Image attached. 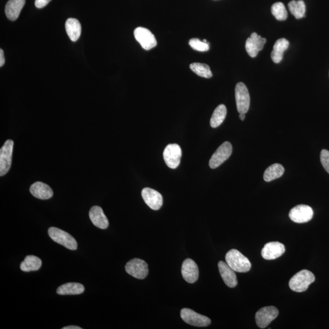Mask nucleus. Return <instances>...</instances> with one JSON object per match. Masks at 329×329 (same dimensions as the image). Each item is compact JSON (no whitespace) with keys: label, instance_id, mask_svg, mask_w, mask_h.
<instances>
[{"label":"nucleus","instance_id":"cd10ccee","mask_svg":"<svg viewBox=\"0 0 329 329\" xmlns=\"http://www.w3.org/2000/svg\"><path fill=\"white\" fill-rule=\"evenodd\" d=\"M271 13L278 21H284L287 18L288 13L284 4L281 2H277L271 7Z\"/></svg>","mask_w":329,"mask_h":329},{"label":"nucleus","instance_id":"ddd939ff","mask_svg":"<svg viewBox=\"0 0 329 329\" xmlns=\"http://www.w3.org/2000/svg\"><path fill=\"white\" fill-rule=\"evenodd\" d=\"M141 196L151 209L159 210L163 205V197L155 190L150 188L143 189L141 191Z\"/></svg>","mask_w":329,"mask_h":329},{"label":"nucleus","instance_id":"7c9ffc66","mask_svg":"<svg viewBox=\"0 0 329 329\" xmlns=\"http://www.w3.org/2000/svg\"><path fill=\"white\" fill-rule=\"evenodd\" d=\"M251 38L254 44L258 47L259 51L262 50L264 45H265L266 42V38L261 37L260 35H258L256 33L252 34Z\"/></svg>","mask_w":329,"mask_h":329},{"label":"nucleus","instance_id":"0eeeda50","mask_svg":"<svg viewBox=\"0 0 329 329\" xmlns=\"http://www.w3.org/2000/svg\"><path fill=\"white\" fill-rule=\"evenodd\" d=\"M232 146L229 141H225L215 151L209 161L211 169H215L227 160L232 155Z\"/></svg>","mask_w":329,"mask_h":329},{"label":"nucleus","instance_id":"f3484780","mask_svg":"<svg viewBox=\"0 0 329 329\" xmlns=\"http://www.w3.org/2000/svg\"><path fill=\"white\" fill-rule=\"evenodd\" d=\"M89 217L93 225L100 229H105L109 226V221L99 206H95L91 208Z\"/></svg>","mask_w":329,"mask_h":329},{"label":"nucleus","instance_id":"9b49d317","mask_svg":"<svg viewBox=\"0 0 329 329\" xmlns=\"http://www.w3.org/2000/svg\"><path fill=\"white\" fill-rule=\"evenodd\" d=\"M134 37L145 50H150L157 45V40L155 36L148 29L138 27L134 30Z\"/></svg>","mask_w":329,"mask_h":329},{"label":"nucleus","instance_id":"a878e982","mask_svg":"<svg viewBox=\"0 0 329 329\" xmlns=\"http://www.w3.org/2000/svg\"><path fill=\"white\" fill-rule=\"evenodd\" d=\"M289 8L293 15L296 19H300L304 17L306 14V7L304 1L299 0V1H292L289 3Z\"/></svg>","mask_w":329,"mask_h":329},{"label":"nucleus","instance_id":"bb28decb","mask_svg":"<svg viewBox=\"0 0 329 329\" xmlns=\"http://www.w3.org/2000/svg\"><path fill=\"white\" fill-rule=\"evenodd\" d=\"M190 68L192 71L203 78H210L212 77V73L210 70L209 66L207 64L198 63H193L190 64Z\"/></svg>","mask_w":329,"mask_h":329},{"label":"nucleus","instance_id":"f257e3e1","mask_svg":"<svg viewBox=\"0 0 329 329\" xmlns=\"http://www.w3.org/2000/svg\"><path fill=\"white\" fill-rule=\"evenodd\" d=\"M225 261L230 268L238 273L248 272L251 263L248 259L237 249H231L225 255Z\"/></svg>","mask_w":329,"mask_h":329},{"label":"nucleus","instance_id":"39448f33","mask_svg":"<svg viewBox=\"0 0 329 329\" xmlns=\"http://www.w3.org/2000/svg\"><path fill=\"white\" fill-rule=\"evenodd\" d=\"M14 141L8 140L5 141L0 150V176H3L10 170L13 157Z\"/></svg>","mask_w":329,"mask_h":329},{"label":"nucleus","instance_id":"f03ea898","mask_svg":"<svg viewBox=\"0 0 329 329\" xmlns=\"http://www.w3.org/2000/svg\"><path fill=\"white\" fill-rule=\"evenodd\" d=\"M314 280L315 277L313 273L309 270H303L293 276L289 282V287L295 292H304Z\"/></svg>","mask_w":329,"mask_h":329},{"label":"nucleus","instance_id":"4be33fe9","mask_svg":"<svg viewBox=\"0 0 329 329\" xmlns=\"http://www.w3.org/2000/svg\"><path fill=\"white\" fill-rule=\"evenodd\" d=\"M85 288L79 283H67L60 286L57 290V294L60 295H76L83 294Z\"/></svg>","mask_w":329,"mask_h":329},{"label":"nucleus","instance_id":"2f4dec72","mask_svg":"<svg viewBox=\"0 0 329 329\" xmlns=\"http://www.w3.org/2000/svg\"><path fill=\"white\" fill-rule=\"evenodd\" d=\"M320 159L324 169L329 174V151L328 150H323L321 151Z\"/></svg>","mask_w":329,"mask_h":329},{"label":"nucleus","instance_id":"72a5a7b5","mask_svg":"<svg viewBox=\"0 0 329 329\" xmlns=\"http://www.w3.org/2000/svg\"><path fill=\"white\" fill-rule=\"evenodd\" d=\"M5 62V58H4V55L3 50H0V67H3Z\"/></svg>","mask_w":329,"mask_h":329},{"label":"nucleus","instance_id":"9d476101","mask_svg":"<svg viewBox=\"0 0 329 329\" xmlns=\"http://www.w3.org/2000/svg\"><path fill=\"white\" fill-rule=\"evenodd\" d=\"M278 311L276 307L269 306L263 307L257 312L256 321L257 325L260 329L268 327L274 319L277 318Z\"/></svg>","mask_w":329,"mask_h":329},{"label":"nucleus","instance_id":"2eb2a0df","mask_svg":"<svg viewBox=\"0 0 329 329\" xmlns=\"http://www.w3.org/2000/svg\"><path fill=\"white\" fill-rule=\"evenodd\" d=\"M181 273L185 280L190 283L196 282L199 277L198 266L195 261L190 259H187L182 263Z\"/></svg>","mask_w":329,"mask_h":329},{"label":"nucleus","instance_id":"5701e85b","mask_svg":"<svg viewBox=\"0 0 329 329\" xmlns=\"http://www.w3.org/2000/svg\"><path fill=\"white\" fill-rule=\"evenodd\" d=\"M41 259L35 256H28L25 260L21 262L20 269L24 272H30L39 270L42 266Z\"/></svg>","mask_w":329,"mask_h":329},{"label":"nucleus","instance_id":"393cba45","mask_svg":"<svg viewBox=\"0 0 329 329\" xmlns=\"http://www.w3.org/2000/svg\"><path fill=\"white\" fill-rule=\"evenodd\" d=\"M227 109L224 104H220L216 108L211 117L210 124L213 128H218L224 121L226 117Z\"/></svg>","mask_w":329,"mask_h":329},{"label":"nucleus","instance_id":"4468645a","mask_svg":"<svg viewBox=\"0 0 329 329\" xmlns=\"http://www.w3.org/2000/svg\"><path fill=\"white\" fill-rule=\"evenodd\" d=\"M285 251V246L281 242H270L264 246L261 250V256L266 260H275L282 256Z\"/></svg>","mask_w":329,"mask_h":329},{"label":"nucleus","instance_id":"423d86ee","mask_svg":"<svg viewBox=\"0 0 329 329\" xmlns=\"http://www.w3.org/2000/svg\"><path fill=\"white\" fill-rule=\"evenodd\" d=\"M127 273L138 279H144L148 276L149 269L146 261L140 259H133L126 263Z\"/></svg>","mask_w":329,"mask_h":329},{"label":"nucleus","instance_id":"c85d7f7f","mask_svg":"<svg viewBox=\"0 0 329 329\" xmlns=\"http://www.w3.org/2000/svg\"><path fill=\"white\" fill-rule=\"evenodd\" d=\"M189 45L192 49L198 52H207L209 50V44L202 42L198 38H191L189 41Z\"/></svg>","mask_w":329,"mask_h":329},{"label":"nucleus","instance_id":"473e14b6","mask_svg":"<svg viewBox=\"0 0 329 329\" xmlns=\"http://www.w3.org/2000/svg\"><path fill=\"white\" fill-rule=\"evenodd\" d=\"M51 1L52 0H35V6L38 9L43 8Z\"/></svg>","mask_w":329,"mask_h":329},{"label":"nucleus","instance_id":"a211bd4d","mask_svg":"<svg viewBox=\"0 0 329 329\" xmlns=\"http://www.w3.org/2000/svg\"><path fill=\"white\" fill-rule=\"evenodd\" d=\"M30 192L32 195L37 199H49L53 196V191L49 186L42 182H36L30 187Z\"/></svg>","mask_w":329,"mask_h":329},{"label":"nucleus","instance_id":"412c9836","mask_svg":"<svg viewBox=\"0 0 329 329\" xmlns=\"http://www.w3.org/2000/svg\"><path fill=\"white\" fill-rule=\"evenodd\" d=\"M66 30L69 39L76 42L81 35V25L80 22L76 18H69L66 21Z\"/></svg>","mask_w":329,"mask_h":329},{"label":"nucleus","instance_id":"7ed1b4c3","mask_svg":"<svg viewBox=\"0 0 329 329\" xmlns=\"http://www.w3.org/2000/svg\"><path fill=\"white\" fill-rule=\"evenodd\" d=\"M49 235L50 238L57 243L66 247L71 250H76L78 244L76 240L69 233L59 228L52 227L49 228Z\"/></svg>","mask_w":329,"mask_h":329},{"label":"nucleus","instance_id":"6e6552de","mask_svg":"<svg viewBox=\"0 0 329 329\" xmlns=\"http://www.w3.org/2000/svg\"><path fill=\"white\" fill-rule=\"evenodd\" d=\"M181 316L187 324L193 326L207 327L211 323L210 319L208 317L202 315L190 309H182Z\"/></svg>","mask_w":329,"mask_h":329},{"label":"nucleus","instance_id":"1a4fd4ad","mask_svg":"<svg viewBox=\"0 0 329 329\" xmlns=\"http://www.w3.org/2000/svg\"><path fill=\"white\" fill-rule=\"evenodd\" d=\"M163 158L168 167L172 169L179 166L182 156L181 148L177 144H170L163 151Z\"/></svg>","mask_w":329,"mask_h":329},{"label":"nucleus","instance_id":"c9c22d12","mask_svg":"<svg viewBox=\"0 0 329 329\" xmlns=\"http://www.w3.org/2000/svg\"><path fill=\"white\" fill-rule=\"evenodd\" d=\"M239 117L240 120H242V121H244L245 117H246V115H245V114H240Z\"/></svg>","mask_w":329,"mask_h":329},{"label":"nucleus","instance_id":"20e7f679","mask_svg":"<svg viewBox=\"0 0 329 329\" xmlns=\"http://www.w3.org/2000/svg\"><path fill=\"white\" fill-rule=\"evenodd\" d=\"M235 94L238 112L240 114H246L250 105V97L248 88L244 83L237 84L235 87Z\"/></svg>","mask_w":329,"mask_h":329},{"label":"nucleus","instance_id":"c756f323","mask_svg":"<svg viewBox=\"0 0 329 329\" xmlns=\"http://www.w3.org/2000/svg\"><path fill=\"white\" fill-rule=\"evenodd\" d=\"M247 52L251 57H256L258 56L259 50L256 44H254L253 41L252 40L251 38L249 37L246 40V45H245Z\"/></svg>","mask_w":329,"mask_h":329},{"label":"nucleus","instance_id":"6ab92c4d","mask_svg":"<svg viewBox=\"0 0 329 329\" xmlns=\"http://www.w3.org/2000/svg\"><path fill=\"white\" fill-rule=\"evenodd\" d=\"M25 4V0H9L5 8L7 17L11 21L16 20Z\"/></svg>","mask_w":329,"mask_h":329},{"label":"nucleus","instance_id":"dca6fc26","mask_svg":"<svg viewBox=\"0 0 329 329\" xmlns=\"http://www.w3.org/2000/svg\"><path fill=\"white\" fill-rule=\"evenodd\" d=\"M218 268L225 285L230 288H234L238 284L237 276L235 275V271L232 270L227 263L224 261H220L218 263Z\"/></svg>","mask_w":329,"mask_h":329},{"label":"nucleus","instance_id":"f8f14e48","mask_svg":"<svg viewBox=\"0 0 329 329\" xmlns=\"http://www.w3.org/2000/svg\"><path fill=\"white\" fill-rule=\"evenodd\" d=\"M313 211L309 206L298 205L292 208L289 217L293 222L296 223L309 222L313 218Z\"/></svg>","mask_w":329,"mask_h":329},{"label":"nucleus","instance_id":"f704fd0d","mask_svg":"<svg viewBox=\"0 0 329 329\" xmlns=\"http://www.w3.org/2000/svg\"><path fill=\"white\" fill-rule=\"evenodd\" d=\"M62 329H82L80 327L76 326H69L64 327Z\"/></svg>","mask_w":329,"mask_h":329},{"label":"nucleus","instance_id":"aec40b11","mask_svg":"<svg viewBox=\"0 0 329 329\" xmlns=\"http://www.w3.org/2000/svg\"><path fill=\"white\" fill-rule=\"evenodd\" d=\"M289 47V42L286 38H280L276 41L271 54V59L275 63H280L282 61L283 53Z\"/></svg>","mask_w":329,"mask_h":329},{"label":"nucleus","instance_id":"b1692460","mask_svg":"<svg viewBox=\"0 0 329 329\" xmlns=\"http://www.w3.org/2000/svg\"><path fill=\"white\" fill-rule=\"evenodd\" d=\"M284 168L279 163L271 165L264 173L263 178L266 182H271L279 178L284 173Z\"/></svg>","mask_w":329,"mask_h":329}]
</instances>
